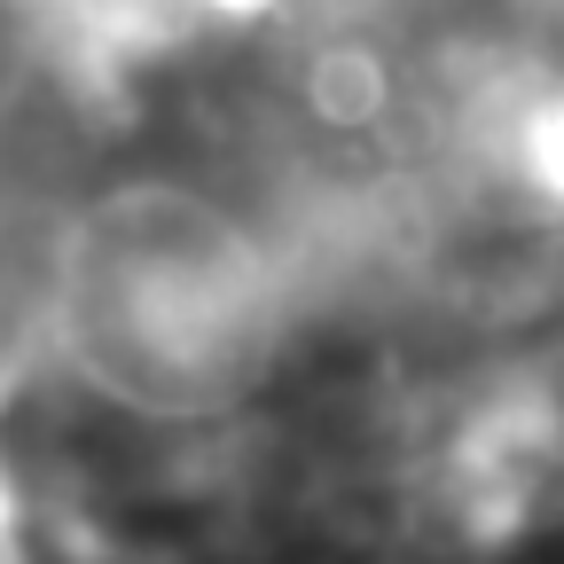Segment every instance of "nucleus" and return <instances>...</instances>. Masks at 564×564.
I'll return each mask as SVG.
<instances>
[{
  "label": "nucleus",
  "instance_id": "nucleus-1",
  "mask_svg": "<svg viewBox=\"0 0 564 564\" xmlns=\"http://www.w3.org/2000/svg\"><path fill=\"white\" fill-rule=\"evenodd\" d=\"M306 291L267 228L188 181H118L55 220L47 361L141 423L243 408L299 337Z\"/></svg>",
  "mask_w": 564,
  "mask_h": 564
},
{
  "label": "nucleus",
  "instance_id": "nucleus-2",
  "mask_svg": "<svg viewBox=\"0 0 564 564\" xmlns=\"http://www.w3.org/2000/svg\"><path fill=\"white\" fill-rule=\"evenodd\" d=\"M478 141L518 204L564 220V79H502L478 102Z\"/></svg>",
  "mask_w": 564,
  "mask_h": 564
}]
</instances>
